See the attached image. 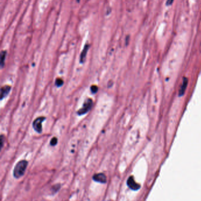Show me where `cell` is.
I'll return each instance as SVG.
<instances>
[{"label": "cell", "mask_w": 201, "mask_h": 201, "mask_svg": "<svg viewBox=\"0 0 201 201\" xmlns=\"http://www.w3.org/2000/svg\"><path fill=\"white\" fill-rule=\"evenodd\" d=\"M27 166L28 162L26 160H22L18 162L16 164L13 170L14 177L16 179H18L22 177L26 172Z\"/></svg>", "instance_id": "obj_1"}, {"label": "cell", "mask_w": 201, "mask_h": 201, "mask_svg": "<svg viewBox=\"0 0 201 201\" xmlns=\"http://www.w3.org/2000/svg\"><path fill=\"white\" fill-rule=\"evenodd\" d=\"M93 105V102L91 99H87L85 101L83 105L82 108H81L80 110H78L77 112V115L79 116L83 115L84 114H86L87 112H88Z\"/></svg>", "instance_id": "obj_2"}, {"label": "cell", "mask_w": 201, "mask_h": 201, "mask_svg": "<svg viewBox=\"0 0 201 201\" xmlns=\"http://www.w3.org/2000/svg\"><path fill=\"white\" fill-rule=\"evenodd\" d=\"M45 118L43 116H40L39 118H37L35 121H34L33 123V127L34 130L39 133H42V123L45 120Z\"/></svg>", "instance_id": "obj_3"}, {"label": "cell", "mask_w": 201, "mask_h": 201, "mask_svg": "<svg viewBox=\"0 0 201 201\" xmlns=\"http://www.w3.org/2000/svg\"><path fill=\"white\" fill-rule=\"evenodd\" d=\"M93 179L97 182L100 183H106L107 182V178L105 174L103 173H97L93 175Z\"/></svg>", "instance_id": "obj_4"}, {"label": "cell", "mask_w": 201, "mask_h": 201, "mask_svg": "<svg viewBox=\"0 0 201 201\" xmlns=\"http://www.w3.org/2000/svg\"><path fill=\"white\" fill-rule=\"evenodd\" d=\"M127 185H128V186L131 189L134 190V191L138 190L140 188V185L136 183V182L134 181V179L133 176H130L128 179V180L127 181Z\"/></svg>", "instance_id": "obj_5"}, {"label": "cell", "mask_w": 201, "mask_h": 201, "mask_svg": "<svg viewBox=\"0 0 201 201\" xmlns=\"http://www.w3.org/2000/svg\"><path fill=\"white\" fill-rule=\"evenodd\" d=\"M89 44H86L83 48V50L81 51V53L80 56V63L81 64H83L86 59V56H87V54L88 52V50L89 49Z\"/></svg>", "instance_id": "obj_6"}, {"label": "cell", "mask_w": 201, "mask_h": 201, "mask_svg": "<svg viewBox=\"0 0 201 201\" xmlns=\"http://www.w3.org/2000/svg\"><path fill=\"white\" fill-rule=\"evenodd\" d=\"M11 90V86L6 85L4 86L3 87H2L1 88V99L2 100L4 98H5L10 93Z\"/></svg>", "instance_id": "obj_7"}, {"label": "cell", "mask_w": 201, "mask_h": 201, "mask_svg": "<svg viewBox=\"0 0 201 201\" xmlns=\"http://www.w3.org/2000/svg\"><path fill=\"white\" fill-rule=\"evenodd\" d=\"M187 85H188V79L184 78L183 80L182 85L180 91H179V95L180 96H182V95L183 94V93H184V92L186 90V88L187 87Z\"/></svg>", "instance_id": "obj_8"}, {"label": "cell", "mask_w": 201, "mask_h": 201, "mask_svg": "<svg viewBox=\"0 0 201 201\" xmlns=\"http://www.w3.org/2000/svg\"><path fill=\"white\" fill-rule=\"evenodd\" d=\"M7 51H2L1 53V68H3L5 65V60L6 58Z\"/></svg>", "instance_id": "obj_9"}, {"label": "cell", "mask_w": 201, "mask_h": 201, "mask_svg": "<svg viewBox=\"0 0 201 201\" xmlns=\"http://www.w3.org/2000/svg\"><path fill=\"white\" fill-rule=\"evenodd\" d=\"M55 83H56V85L58 87H61V86H62L63 85L64 81H63V80L61 79L58 78V79H57L56 80Z\"/></svg>", "instance_id": "obj_10"}, {"label": "cell", "mask_w": 201, "mask_h": 201, "mask_svg": "<svg viewBox=\"0 0 201 201\" xmlns=\"http://www.w3.org/2000/svg\"><path fill=\"white\" fill-rule=\"evenodd\" d=\"M60 187H61V186H60V184H56V185H54V186H52V191H53V192L54 193L57 192L60 189Z\"/></svg>", "instance_id": "obj_11"}, {"label": "cell", "mask_w": 201, "mask_h": 201, "mask_svg": "<svg viewBox=\"0 0 201 201\" xmlns=\"http://www.w3.org/2000/svg\"><path fill=\"white\" fill-rule=\"evenodd\" d=\"M90 89H91V91L92 93H96L98 91L99 88H98V87L97 86L93 85V86H91Z\"/></svg>", "instance_id": "obj_12"}, {"label": "cell", "mask_w": 201, "mask_h": 201, "mask_svg": "<svg viewBox=\"0 0 201 201\" xmlns=\"http://www.w3.org/2000/svg\"><path fill=\"white\" fill-rule=\"evenodd\" d=\"M58 142V140H57V138L56 137H54L53 138L51 139V141H50V145L51 146H56L57 145Z\"/></svg>", "instance_id": "obj_13"}, {"label": "cell", "mask_w": 201, "mask_h": 201, "mask_svg": "<svg viewBox=\"0 0 201 201\" xmlns=\"http://www.w3.org/2000/svg\"><path fill=\"white\" fill-rule=\"evenodd\" d=\"M4 140H5V137H4V136L3 134H1V138H0V141H1L0 145H1V149H2V147H3Z\"/></svg>", "instance_id": "obj_14"}, {"label": "cell", "mask_w": 201, "mask_h": 201, "mask_svg": "<svg viewBox=\"0 0 201 201\" xmlns=\"http://www.w3.org/2000/svg\"><path fill=\"white\" fill-rule=\"evenodd\" d=\"M173 1H174V0H167V1H166V5H167V6H170V5H171L173 4Z\"/></svg>", "instance_id": "obj_15"}, {"label": "cell", "mask_w": 201, "mask_h": 201, "mask_svg": "<svg viewBox=\"0 0 201 201\" xmlns=\"http://www.w3.org/2000/svg\"><path fill=\"white\" fill-rule=\"evenodd\" d=\"M129 36H127L126 39V45H128L129 44Z\"/></svg>", "instance_id": "obj_16"}, {"label": "cell", "mask_w": 201, "mask_h": 201, "mask_svg": "<svg viewBox=\"0 0 201 201\" xmlns=\"http://www.w3.org/2000/svg\"><path fill=\"white\" fill-rule=\"evenodd\" d=\"M77 2H80V0H77Z\"/></svg>", "instance_id": "obj_17"}]
</instances>
